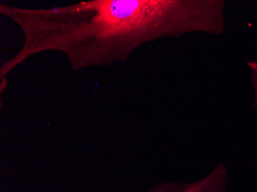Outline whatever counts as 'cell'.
Returning <instances> with one entry per match:
<instances>
[{
	"instance_id": "6da1fadb",
	"label": "cell",
	"mask_w": 257,
	"mask_h": 192,
	"mask_svg": "<svg viewBox=\"0 0 257 192\" xmlns=\"http://www.w3.org/2000/svg\"><path fill=\"white\" fill-rule=\"evenodd\" d=\"M0 13L18 24L25 39L20 51L1 66L2 81L41 52H61L73 70H80L124 63L139 46L173 31L163 0H92L40 10L1 4Z\"/></svg>"
},
{
	"instance_id": "7a4b0ae2",
	"label": "cell",
	"mask_w": 257,
	"mask_h": 192,
	"mask_svg": "<svg viewBox=\"0 0 257 192\" xmlns=\"http://www.w3.org/2000/svg\"><path fill=\"white\" fill-rule=\"evenodd\" d=\"M228 182L227 167L225 163L219 162L211 172L198 181H162L145 192H225Z\"/></svg>"
},
{
	"instance_id": "3957f363",
	"label": "cell",
	"mask_w": 257,
	"mask_h": 192,
	"mask_svg": "<svg viewBox=\"0 0 257 192\" xmlns=\"http://www.w3.org/2000/svg\"><path fill=\"white\" fill-rule=\"evenodd\" d=\"M247 66L250 70V79L255 93L254 106L257 109V63L255 61H248Z\"/></svg>"
}]
</instances>
